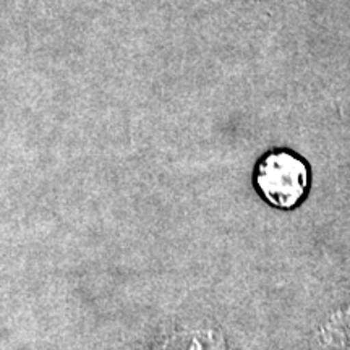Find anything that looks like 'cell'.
<instances>
[{"mask_svg": "<svg viewBox=\"0 0 350 350\" xmlns=\"http://www.w3.org/2000/svg\"><path fill=\"white\" fill-rule=\"evenodd\" d=\"M255 185L271 206L294 209L308 190V167L291 151L268 152L256 165Z\"/></svg>", "mask_w": 350, "mask_h": 350, "instance_id": "obj_1", "label": "cell"}]
</instances>
